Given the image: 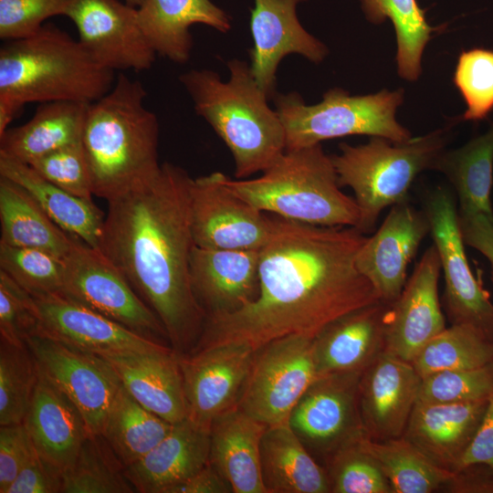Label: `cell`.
I'll return each instance as SVG.
<instances>
[{
    "mask_svg": "<svg viewBox=\"0 0 493 493\" xmlns=\"http://www.w3.org/2000/svg\"><path fill=\"white\" fill-rule=\"evenodd\" d=\"M0 270L34 298L64 289L63 260L41 249L0 244Z\"/></svg>",
    "mask_w": 493,
    "mask_h": 493,
    "instance_id": "obj_41",
    "label": "cell"
},
{
    "mask_svg": "<svg viewBox=\"0 0 493 493\" xmlns=\"http://www.w3.org/2000/svg\"><path fill=\"white\" fill-rule=\"evenodd\" d=\"M306 0H254L250 31L253 47L249 51L251 72L269 99L276 95L277 70L288 55L299 54L319 64L328 47L299 23L297 6Z\"/></svg>",
    "mask_w": 493,
    "mask_h": 493,
    "instance_id": "obj_20",
    "label": "cell"
},
{
    "mask_svg": "<svg viewBox=\"0 0 493 493\" xmlns=\"http://www.w3.org/2000/svg\"><path fill=\"white\" fill-rule=\"evenodd\" d=\"M359 438L340 448L326 464L330 492L393 493L388 479L362 448Z\"/></svg>",
    "mask_w": 493,
    "mask_h": 493,
    "instance_id": "obj_42",
    "label": "cell"
},
{
    "mask_svg": "<svg viewBox=\"0 0 493 493\" xmlns=\"http://www.w3.org/2000/svg\"><path fill=\"white\" fill-rule=\"evenodd\" d=\"M441 265L433 244L423 254L397 299L390 305L384 351L412 362L446 329L438 297Z\"/></svg>",
    "mask_w": 493,
    "mask_h": 493,
    "instance_id": "obj_18",
    "label": "cell"
},
{
    "mask_svg": "<svg viewBox=\"0 0 493 493\" xmlns=\"http://www.w3.org/2000/svg\"><path fill=\"white\" fill-rule=\"evenodd\" d=\"M443 489L456 493H493V470L489 468L487 475L485 468L469 467L456 473Z\"/></svg>",
    "mask_w": 493,
    "mask_h": 493,
    "instance_id": "obj_53",
    "label": "cell"
},
{
    "mask_svg": "<svg viewBox=\"0 0 493 493\" xmlns=\"http://www.w3.org/2000/svg\"><path fill=\"white\" fill-rule=\"evenodd\" d=\"M209 459L210 428L186 417L173 424L168 435L144 456L124 467V474L137 492L170 493Z\"/></svg>",
    "mask_w": 493,
    "mask_h": 493,
    "instance_id": "obj_26",
    "label": "cell"
},
{
    "mask_svg": "<svg viewBox=\"0 0 493 493\" xmlns=\"http://www.w3.org/2000/svg\"><path fill=\"white\" fill-rule=\"evenodd\" d=\"M99 356L112 366L124 389L147 410L172 425L187 417L179 354L172 347Z\"/></svg>",
    "mask_w": 493,
    "mask_h": 493,
    "instance_id": "obj_23",
    "label": "cell"
},
{
    "mask_svg": "<svg viewBox=\"0 0 493 493\" xmlns=\"http://www.w3.org/2000/svg\"><path fill=\"white\" fill-rule=\"evenodd\" d=\"M493 394V361L478 367L448 370L422 378L418 402L461 404L488 400Z\"/></svg>",
    "mask_w": 493,
    "mask_h": 493,
    "instance_id": "obj_43",
    "label": "cell"
},
{
    "mask_svg": "<svg viewBox=\"0 0 493 493\" xmlns=\"http://www.w3.org/2000/svg\"><path fill=\"white\" fill-rule=\"evenodd\" d=\"M457 214L458 225L465 244L488 259L493 281V221L475 211L457 209Z\"/></svg>",
    "mask_w": 493,
    "mask_h": 493,
    "instance_id": "obj_50",
    "label": "cell"
},
{
    "mask_svg": "<svg viewBox=\"0 0 493 493\" xmlns=\"http://www.w3.org/2000/svg\"><path fill=\"white\" fill-rule=\"evenodd\" d=\"M32 447L33 442L24 424L0 425L1 493H6Z\"/></svg>",
    "mask_w": 493,
    "mask_h": 493,
    "instance_id": "obj_49",
    "label": "cell"
},
{
    "mask_svg": "<svg viewBox=\"0 0 493 493\" xmlns=\"http://www.w3.org/2000/svg\"><path fill=\"white\" fill-rule=\"evenodd\" d=\"M493 361V337L464 323L452 324L434 337L411 362L424 378L435 372L482 366Z\"/></svg>",
    "mask_w": 493,
    "mask_h": 493,
    "instance_id": "obj_38",
    "label": "cell"
},
{
    "mask_svg": "<svg viewBox=\"0 0 493 493\" xmlns=\"http://www.w3.org/2000/svg\"><path fill=\"white\" fill-rule=\"evenodd\" d=\"M70 0H0V37L5 41L35 35L47 18L65 15Z\"/></svg>",
    "mask_w": 493,
    "mask_h": 493,
    "instance_id": "obj_47",
    "label": "cell"
},
{
    "mask_svg": "<svg viewBox=\"0 0 493 493\" xmlns=\"http://www.w3.org/2000/svg\"><path fill=\"white\" fill-rule=\"evenodd\" d=\"M424 211L444 272L449 320L473 325L493 337V302L468 264L454 195L446 188H435L426 195Z\"/></svg>",
    "mask_w": 493,
    "mask_h": 493,
    "instance_id": "obj_11",
    "label": "cell"
},
{
    "mask_svg": "<svg viewBox=\"0 0 493 493\" xmlns=\"http://www.w3.org/2000/svg\"><path fill=\"white\" fill-rule=\"evenodd\" d=\"M488 400L461 404L416 402L403 437L436 466L456 473Z\"/></svg>",
    "mask_w": 493,
    "mask_h": 493,
    "instance_id": "obj_24",
    "label": "cell"
},
{
    "mask_svg": "<svg viewBox=\"0 0 493 493\" xmlns=\"http://www.w3.org/2000/svg\"><path fill=\"white\" fill-rule=\"evenodd\" d=\"M215 172L192 180L190 216L195 246L260 250L267 242L273 217L236 195Z\"/></svg>",
    "mask_w": 493,
    "mask_h": 493,
    "instance_id": "obj_14",
    "label": "cell"
},
{
    "mask_svg": "<svg viewBox=\"0 0 493 493\" xmlns=\"http://www.w3.org/2000/svg\"><path fill=\"white\" fill-rule=\"evenodd\" d=\"M63 472L33 447L6 493H62Z\"/></svg>",
    "mask_w": 493,
    "mask_h": 493,
    "instance_id": "obj_48",
    "label": "cell"
},
{
    "mask_svg": "<svg viewBox=\"0 0 493 493\" xmlns=\"http://www.w3.org/2000/svg\"><path fill=\"white\" fill-rule=\"evenodd\" d=\"M255 352L248 344L231 341L179 354L187 418L210 428L236 406Z\"/></svg>",
    "mask_w": 493,
    "mask_h": 493,
    "instance_id": "obj_16",
    "label": "cell"
},
{
    "mask_svg": "<svg viewBox=\"0 0 493 493\" xmlns=\"http://www.w3.org/2000/svg\"><path fill=\"white\" fill-rule=\"evenodd\" d=\"M362 373L319 375L289 415V427L324 467L340 448L365 435L359 410Z\"/></svg>",
    "mask_w": 493,
    "mask_h": 493,
    "instance_id": "obj_12",
    "label": "cell"
},
{
    "mask_svg": "<svg viewBox=\"0 0 493 493\" xmlns=\"http://www.w3.org/2000/svg\"><path fill=\"white\" fill-rule=\"evenodd\" d=\"M137 9L140 26L155 53L178 64L190 58L193 25L221 33L231 28L230 16L212 0H143Z\"/></svg>",
    "mask_w": 493,
    "mask_h": 493,
    "instance_id": "obj_28",
    "label": "cell"
},
{
    "mask_svg": "<svg viewBox=\"0 0 493 493\" xmlns=\"http://www.w3.org/2000/svg\"><path fill=\"white\" fill-rule=\"evenodd\" d=\"M233 493L227 480L209 462L197 473L174 487L170 493Z\"/></svg>",
    "mask_w": 493,
    "mask_h": 493,
    "instance_id": "obj_52",
    "label": "cell"
},
{
    "mask_svg": "<svg viewBox=\"0 0 493 493\" xmlns=\"http://www.w3.org/2000/svg\"><path fill=\"white\" fill-rule=\"evenodd\" d=\"M222 182L262 212L321 226H353L360 222L354 199L341 190L331 156L320 143L286 150L259 177Z\"/></svg>",
    "mask_w": 493,
    "mask_h": 493,
    "instance_id": "obj_6",
    "label": "cell"
},
{
    "mask_svg": "<svg viewBox=\"0 0 493 493\" xmlns=\"http://www.w3.org/2000/svg\"><path fill=\"white\" fill-rule=\"evenodd\" d=\"M432 170L450 182L458 197V209L481 213L493 221V123L463 146L444 150Z\"/></svg>",
    "mask_w": 493,
    "mask_h": 493,
    "instance_id": "obj_34",
    "label": "cell"
},
{
    "mask_svg": "<svg viewBox=\"0 0 493 493\" xmlns=\"http://www.w3.org/2000/svg\"><path fill=\"white\" fill-rule=\"evenodd\" d=\"M146 96L141 81L121 73L88 105L80 142L93 195L109 201L160 171L159 121L145 107Z\"/></svg>",
    "mask_w": 493,
    "mask_h": 493,
    "instance_id": "obj_3",
    "label": "cell"
},
{
    "mask_svg": "<svg viewBox=\"0 0 493 493\" xmlns=\"http://www.w3.org/2000/svg\"><path fill=\"white\" fill-rule=\"evenodd\" d=\"M258 266L259 250L194 245L190 257V279L205 320L234 312L257 297Z\"/></svg>",
    "mask_w": 493,
    "mask_h": 493,
    "instance_id": "obj_22",
    "label": "cell"
},
{
    "mask_svg": "<svg viewBox=\"0 0 493 493\" xmlns=\"http://www.w3.org/2000/svg\"><path fill=\"white\" fill-rule=\"evenodd\" d=\"M450 127L413 137L404 142L372 136L361 145L341 143L331 156L341 187H350L360 209L356 227L371 232L383 210L408 199V191L425 170H432L446 150Z\"/></svg>",
    "mask_w": 493,
    "mask_h": 493,
    "instance_id": "obj_7",
    "label": "cell"
},
{
    "mask_svg": "<svg viewBox=\"0 0 493 493\" xmlns=\"http://www.w3.org/2000/svg\"><path fill=\"white\" fill-rule=\"evenodd\" d=\"M366 236L353 226H321L273 217L259 250L257 297L205 320L194 351L236 341L255 351L278 338L314 339L329 324L381 301L356 266Z\"/></svg>",
    "mask_w": 493,
    "mask_h": 493,
    "instance_id": "obj_1",
    "label": "cell"
},
{
    "mask_svg": "<svg viewBox=\"0 0 493 493\" xmlns=\"http://www.w3.org/2000/svg\"><path fill=\"white\" fill-rule=\"evenodd\" d=\"M23 424L37 452L62 472L73 465L90 436L76 405L39 371Z\"/></svg>",
    "mask_w": 493,
    "mask_h": 493,
    "instance_id": "obj_27",
    "label": "cell"
},
{
    "mask_svg": "<svg viewBox=\"0 0 493 493\" xmlns=\"http://www.w3.org/2000/svg\"><path fill=\"white\" fill-rule=\"evenodd\" d=\"M267 425L235 406L210 426V463L233 493H267L262 478L260 443Z\"/></svg>",
    "mask_w": 493,
    "mask_h": 493,
    "instance_id": "obj_29",
    "label": "cell"
},
{
    "mask_svg": "<svg viewBox=\"0 0 493 493\" xmlns=\"http://www.w3.org/2000/svg\"><path fill=\"white\" fill-rule=\"evenodd\" d=\"M114 71L98 64L79 40L51 23L0 48V100L94 102L115 83Z\"/></svg>",
    "mask_w": 493,
    "mask_h": 493,
    "instance_id": "obj_5",
    "label": "cell"
},
{
    "mask_svg": "<svg viewBox=\"0 0 493 493\" xmlns=\"http://www.w3.org/2000/svg\"><path fill=\"white\" fill-rule=\"evenodd\" d=\"M88 103H41L25 124L9 128L0 136V155L24 163L79 142Z\"/></svg>",
    "mask_w": 493,
    "mask_h": 493,
    "instance_id": "obj_31",
    "label": "cell"
},
{
    "mask_svg": "<svg viewBox=\"0 0 493 493\" xmlns=\"http://www.w3.org/2000/svg\"><path fill=\"white\" fill-rule=\"evenodd\" d=\"M362 448L375 460L393 493H430L443 489L455 473L439 467L404 437L374 441L359 438Z\"/></svg>",
    "mask_w": 493,
    "mask_h": 493,
    "instance_id": "obj_36",
    "label": "cell"
},
{
    "mask_svg": "<svg viewBox=\"0 0 493 493\" xmlns=\"http://www.w3.org/2000/svg\"><path fill=\"white\" fill-rule=\"evenodd\" d=\"M478 465L493 470V394L488 399L481 423L460 461L457 472Z\"/></svg>",
    "mask_w": 493,
    "mask_h": 493,
    "instance_id": "obj_51",
    "label": "cell"
},
{
    "mask_svg": "<svg viewBox=\"0 0 493 493\" xmlns=\"http://www.w3.org/2000/svg\"><path fill=\"white\" fill-rule=\"evenodd\" d=\"M23 108L13 101L0 100V136L9 129V124L21 113Z\"/></svg>",
    "mask_w": 493,
    "mask_h": 493,
    "instance_id": "obj_54",
    "label": "cell"
},
{
    "mask_svg": "<svg viewBox=\"0 0 493 493\" xmlns=\"http://www.w3.org/2000/svg\"><path fill=\"white\" fill-rule=\"evenodd\" d=\"M366 18L373 24L385 19L393 23L396 34L397 70L401 78L415 81L422 72V56L434 33L441 27L432 26L425 10L416 0H360Z\"/></svg>",
    "mask_w": 493,
    "mask_h": 493,
    "instance_id": "obj_37",
    "label": "cell"
},
{
    "mask_svg": "<svg viewBox=\"0 0 493 493\" xmlns=\"http://www.w3.org/2000/svg\"><path fill=\"white\" fill-rule=\"evenodd\" d=\"M453 81L467 106L463 120H485L493 111V49L475 47L462 51Z\"/></svg>",
    "mask_w": 493,
    "mask_h": 493,
    "instance_id": "obj_44",
    "label": "cell"
},
{
    "mask_svg": "<svg viewBox=\"0 0 493 493\" xmlns=\"http://www.w3.org/2000/svg\"><path fill=\"white\" fill-rule=\"evenodd\" d=\"M192 180L164 163L155 176L109 200L97 246L158 317L178 354L194 350L205 324L190 279Z\"/></svg>",
    "mask_w": 493,
    "mask_h": 493,
    "instance_id": "obj_2",
    "label": "cell"
},
{
    "mask_svg": "<svg viewBox=\"0 0 493 493\" xmlns=\"http://www.w3.org/2000/svg\"><path fill=\"white\" fill-rule=\"evenodd\" d=\"M380 228L367 237L356 257L360 273L372 285L381 301L393 304L406 283V269L421 242L430 233L424 210L406 199L391 206Z\"/></svg>",
    "mask_w": 493,
    "mask_h": 493,
    "instance_id": "obj_19",
    "label": "cell"
},
{
    "mask_svg": "<svg viewBox=\"0 0 493 493\" xmlns=\"http://www.w3.org/2000/svg\"><path fill=\"white\" fill-rule=\"evenodd\" d=\"M318 376L314 339L300 335L276 339L256 351L236 407L267 426L288 424Z\"/></svg>",
    "mask_w": 493,
    "mask_h": 493,
    "instance_id": "obj_9",
    "label": "cell"
},
{
    "mask_svg": "<svg viewBox=\"0 0 493 493\" xmlns=\"http://www.w3.org/2000/svg\"><path fill=\"white\" fill-rule=\"evenodd\" d=\"M273 99L285 130L286 150L351 135L378 136L395 142L413 138L395 117L404 101L403 89L352 96L334 88L312 105L306 104L297 92L276 93Z\"/></svg>",
    "mask_w": 493,
    "mask_h": 493,
    "instance_id": "obj_8",
    "label": "cell"
},
{
    "mask_svg": "<svg viewBox=\"0 0 493 493\" xmlns=\"http://www.w3.org/2000/svg\"><path fill=\"white\" fill-rule=\"evenodd\" d=\"M79 41L100 66L110 70H147L156 53L138 20V9L119 0H70L65 15Z\"/></svg>",
    "mask_w": 493,
    "mask_h": 493,
    "instance_id": "obj_15",
    "label": "cell"
},
{
    "mask_svg": "<svg viewBox=\"0 0 493 493\" xmlns=\"http://www.w3.org/2000/svg\"><path fill=\"white\" fill-rule=\"evenodd\" d=\"M421 381L412 363L383 351L360 380L359 410L365 435L374 441L403 436Z\"/></svg>",
    "mask_w": 493,
    "mask_h": 493,
    "instance_id": "obj_21",
    "label": "cell"
},
{
    "mask_svg": "<svg viewBox=\"0 0 493 493\" xmlns=\"http://www.w3.org/2000/svg\"><path fill=\"white\" fill-rule=\"evenodd\" d=\"M229 79L210 69H192L179 77L198 115L226 143L242 179L270 167L286 151V135L269 97L255 79L250 65L227 62Z\"/></svg>",
    "mask_w": 493,
    "mask_h": 493,
    "instance_id": "obj_4",
    "label": "cell"
},
{
    "mask_svg": "<svg viewBox=\"0 0 493 493\" xmlns=\"http://www.w3.org/2000/svg\"><path fill=\"white\" fill-rule=\"evenodd\" d=\"M143 0H125V3L133 7H139L142 4Z\"/></svg>",
    "mask_w": 493,
    "mask_h": 493,
    "instance_id": "obj_55",
    "label": "cell"
},
{
    "mask_svg": "<svg viewBox=\"0 0 493 493\" xmlns=\"http://www.w3.org/2000/svg\"><path fill=\"white\" fill-rule=\"evenodd\" d=\"M0 176L25 189L65 232L97 248L104 217L92 200L78 197L42 177L29 164L2 155Z\"/></svg>",
    "mask_w": 493,
    "mask_h": 493,
    "instance_id": "obj_32",
    "label": "cell"
},
{
    "mask_svg": "<svg viewBox=\"0 0 493 493\" xmlns=\"http://www.w3.org/2000/svg\"><path fill=\"white\" fill-rule=\"evenodd\" d=\"M34 299L38 317L36 335L48 337L97 355L155 351L168 347L134 332L63 294H51Z\"/></svg>",
    "mask_w": 493,
    "mask_h": 493,
    "instance_id": "obj_17",
    "label": "cell"
},
{
    "mask_svg": "<svg viewBox=\"0 0 493 493\" xmlns=\"http://www.w3.org/2000/svg\"><path fill=\"white\" fill-rule=\"evenodd\" d=\"M260 462L267 493H330L326 468L309 452L288 424L267 426Z\"/></svg>",
    "mask_w": 493,
    "mask_h": 493,
    "instance_id": "obj_30",
    "label": "cell"
},
{
    "mask_svg": "<svg viewBox=\"0 0 493 493\" xmlns=\"http://www.w3.org/2000/svg\"><path fill=\"white\" fill-rule=\"evenodd\" d=\"M173 425L140 404L121 385L101 435L124 467L144 456Z\"/></svg>",
    "mask_w": 493,
    "mask_h": 493,
    "instance_id": "obj_35",
    "label": "cell"
},
{
    "mask_svg": "<svg viewBox=\"0 0 493 493\" xmlns=\"http://www.w3.org/2000/svg\"><path fill=\"white\" fill-rule=\"evenodd\" d=\"M29 165L42 177L63 190L78 197L92 200L89 172L80 141L53 151Z\"/></svg>",
    "mask_w": 493,
    "mask_h": 493,
    "instance_id": "obj_45",
    "label": "cell"
},
{
    "mask_svg": "<svg viewBox=\"0 0 493 493\" xmlns=\"http://www.w3.org/2000/svg\"><path fill=\"white\" fill-rule=\"evenodd\" d=\"M102 435L89 436L73 465L63 472L62 493H131L135 488Z\"/></svg>",
    "mask_w": 493,
    "mask_h": 493,
    "instance_id": "obj_39",
    "label": "cell"
},
{
    "mask_svg": "<svg viewBox=\"0 0 493 493\" xmlns=\"http://www.w3.org/2000/svg\"><path fill=\"white\" fill-rule=\"evenodd\" d=\"M390 304L383 301L353 310L329 324L314 338L318 375L362 372L384 351Z\"/></svg>",
    "mask_w": 493,
    "mask_h": 493,
    "instance_id": "obj_25",
    "label": "cell"
},
{
    "mask_svg": "<svg viewBox=\"0 0 493 493\" xmlns=\"http://www.w3.org/2000/svg\"><path fill=\"white\" fill-rule=\"evenodd\" d=\"M26 343L38 371L79 409L89 435H101L109 411L121 388L112 366L101 356L42 335H33Z\"/></svg>",
    "mask_w": 493,
    "mask_h": 493,
    "instance_id": "obj_13",
    "label": "cell"
},
{
    "mask_svg": "<svg viewBox=\"0 0 493 493\" xmlns=\"http://www.w3.org/2000/svg\"><path fill=\"white\" fill-rule=\"evenodd\" d=\"M38 317L33 296L0 270V341L25 345L37 334Z\"/></svg>",
    "mask_w": 493,
    "mask_h": 493,
    "instance_id": "obj_46",
    "label": "cell"
},
{
    "mask_svg": "<svg viewBox=\"0 0 493 493\" xmlns=\"http://www.w3.org/2000/svg\"><path fill=\"white\" fill-rule=\"evenodd\" d=\"M0 244L44 250L63 259L79 240L61 229L35 199L0 176Z\"/></svg>",
    "mask_w": 493,
    "mask_h": 493,
    "instance_id": "obj_33",
    "label": "cell"
},
{
    "mask_svg": "<svg viewBox=\"0 0 493 493\" xmlns=\"http://www.w3.org/2000/svg\"><path fill=\"white\" fill-rule=\"evenodd\" d=\"M38 380L27 347L0 341V425L23 424Z\"/></svg>",
    "mask_w": 493,
    "mask_h": 493,
    "instance_id": "obj_40",
    "label": "cell"
},
{
    "mask_svg": "<svg viewBox=\"0 0 493 493\" xmlns=\"http://www.w3.org/2000/svg\"><path fill=\"white\" fill-rule=\"evenodd\" d=\"M62 260L61 294L146 338L158 342L167 338L158 317L98 248L77 240Z\"/></svg>",
    "mask_w": 493,
    "mask_h": 493,
    "instance_id": "obj_10",
    "label": "cell"
}]
</instances>
